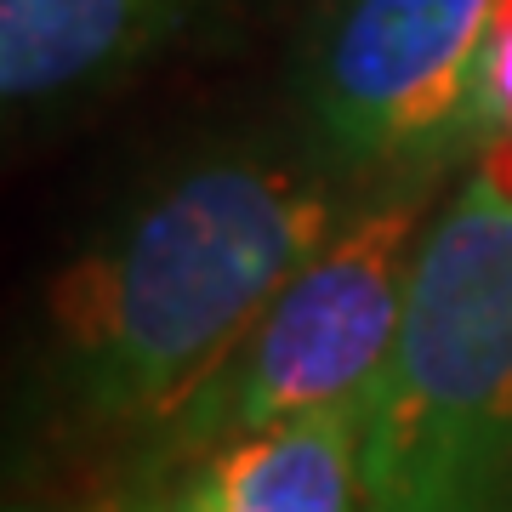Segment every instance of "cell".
Instances as JSON below:
<instances>
[{
    "label": "cell",
    "instance_id": "obj_1",
    "mask_svg": "<svg viewBox=\"0 0 512 512\" xmlns=\"http://www.w3.org/2000/svg\"><path fill=\"white\" fill-rule=\"evenodd\" d=\"M336 228V188L291 160L217 154L177 171L46 291V382L63 421L154 433Z\"/></svg>",
    "mask_w": 512,
    "mask_h": 512
},
{
    "label": "cell",
    "instance_id": "obj_2",
    "mask_svg": "<svg viewBox=\"0 0 512 512\" xmlns=\"http://www.w3.org/2000/svg\"><path fill=\"white\" fill-rule=\"evenodd\" d=\"M359 512H512V205L478 171L416 251Z\"/></svg>",
    "mask_w": 512,
    "mask_h": 512
},
{
    "label": "cell",
    "instance_id": "obj_3",
    "mask_svg": "<svg viewBox=\"0 0 512 512\" xmlns=\"http://www.w3.org/2000/svg\"><path fill=\"white\" fill-rule=\"evenodd\" d=\"M427 205L433 177L393 183V194L359 205L262 308L211 382L148 433L143 473H183L239 433L365 393L399 336Z\"/></svg>",
    "mask_w": 512,
    "mask_h": 512
},
{
    "label": "cell",
    "instance_id": "obj_4",
    "mask_svg": "<svg viewBox=\"0 0 512 512\" xmlns=\"http://www.w3.org/2000/svg\"><path fill=\"white\" fill-rule=\"evenodd\" d=\"M495 0H336L313 52L330 160L370 177H439L473 154Z\"/></svg>",
    "mask_w": 512,
    "mask_h": 512
},
{
    "label": "cell",
    "instance_id": "obj_5",
    "mask_svg": "<svg viewBox=\"0 0 512 512\" xmlns=\"http://www.w3.org/2000/svg\"><path fill=\"white\" fill-rule=\"evenodd\" d=\"M370 387L205 450L183 467L165 512H359Z\"/></svg>",
    "mask_w": 512,
    "mask_h": 512
},
{
    "label": "cell",
    "instance_id": "obj_6",
    "mask_svg": "<svg viewBox=\"0 0 512 512\" xmlns=\"http://www.w3.org/2000/svg\"><path fill=\"white\" fill-rule=\"evenodd\" d=\"M188 0H0V126L126 69Z\"/></svg>",
    "mask_w": 512,
    "mask_h": 512
},
{
    "label": "cell",
    "instance_id": "obj_7",
    "mask_svg": "<svg viewBox=\"0 0 512 512\" xmlns=\"http://www.w3.org/2000/svg\"><path fill=\"white\" fill-rule=\"evenodd\" d=\"M473 171L512 205V0H495L484 80H478V126H473Z\"/></svg>",
    "mask_w": 512,
    "mask_h": 512
}]
</instances>
